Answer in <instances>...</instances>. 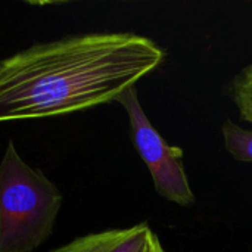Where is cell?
<instances>
[{
    "instance_id": "7",
    "label": "cell",
    "mask_w": 252,
    "mask_h": 252,
    "mask_svg": "<svg viewBox=\"0 0 252 252\" xmlns=\"http://www.w3.org/2000/svg\"><path fill=\"white\" fill-rule=\"evenodd\" d=\"M52 252H62V248H59V250H55V251Z\"/></svg>"
},
{
    "instance_id": "2",
    "label": "cell",
    "mask_w": 252,
    "mask_h": 252,
    "mask_svg": "<svg viewBox=\"0 0 252 252\" xmlns=\"http://www.w3.org/2000/svg\"><path fill=\"white\" fill-rule=\"evenodd\" d=\"M61 207L58 186L7 142L0 161V252L35 251L50 238Z\"/></svg>"
},
{
    "instance_id": "6",
    "label": "cell",
    "mask_w": 252,
    "mask_h": 252,
    "mask_svg": "<svg viewBox=\"0 0 252 252\" xmlns=\"http://www.w3.org/2000/svg\"><path fill=\"white\" fill-rule=\"evenodd\" d=\"M230 97L241 118L252 123V62L232 80Z\"/></svg>"
},
{
    "instance_id": "5",
    "label": "cell",
    "mask_w": 252,
    "mask_h": 252,
    "mask_svg": "<svg viewBox=\"0 0 252 252\" xmlns=\"http://www.w3.org/2000/svg\"><path fill=\"white\" fill-rule=\"evenodd\" d=\"M221 133L224 148L236 161L252 162V130L241 127L232 120H226Z\"/></svg>"
},
{
    "instance_id": "4",
    "label": "cell",
    "mask_w": 252,
    "mask_h": 252,
    "mask_svg": "<svg viewBox=\"0 0 252 252\" xmlns=\"http://www.w3.org/2000/svg\"><path fill=\"white\" fill-rule=\"evenodd\" d=\"M62 252H165L158 235L140 223L127 229L92 233L62 247Z\"/></svg>"
},
{
    "instance_id": "1",
    "label": "cell",
    "mask_w": 252,
    "mask_h": 252,
    "mask_svg": "<svg viewBox=\"0 0 252 252\" xmlns=\"http://www.w3.org/2000/svg\"><path fill=\"white\" fill-rule=\"evenodd\" d=\"M164 50L133 32L38 43L0 61V123L65 115L117 100L161 65Z\"/></svg>"
},
{
    "instance_id": "3",
    "label": "cell",
    "mask_w": 252,
    "mask_h": 252,
    "mask_svg": "<svg viewBox=\"0 0 252 252\" xmlns=\"http://www.w3.org/2000/svg\"><path fill=\"white\" fill-rule=\"evenodd\" d=\"M117 102L127 112L134 148L151 173L157 193L180 207L195 204L183 165V149L168 145L152 126L139 102L136 86L126 90Z\"/></svg>"
}]
</instances>
